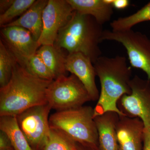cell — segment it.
<instances>
[{"label":"cell","mask_w":150,"mask_h":150,"mask_svg":"<svg viewBox=\"0 0 150 150\" xmlns=\"http://www.w3.org/2000/svg\"><path fill=\"white\" fill-rule=\"evenodd\" d=\"M52 81L31 74L17 63L8 83L0 88V116H17L30 108L47 104L46 90Z\"/></svg>","instance_id":"1"},{"label":"cell","mask_w":150,"mask_h":150,"mask_svg":"<svg viewBox=\"0 0 150 150\" xmlns=\"http://www.w3.org/2000/svg\"><path fill=\"white\" fill-rule=\"evenodd\" d=\"M93 65L101 87L94 108V118L109 111L126 115L119 110L118 103L123 95L131 92L130 83L132 71L127 59L118 55L114 57L101 56Z\"/></svg>","instance_id":"2"},{"label":"cell","mask_w":150,"mask_h":150,"mask_svg":"<svg viewBox=\"0 0 150 150\" xmlns=\"http://www.w3.org/2000/svg\"><path fill=\"white\" fill-rule=\"evenodd\" d=\"M93 17L74 11L69 21L59 31L54 45L68 54L81 53L93 63L101 56L99 47L104 30Z\"/></svg>","instance_id":"3"},{"label":"cell","mask_w":150,"mask_h":150,"mask_svg":"<svg viewBox=\"0 0 150 150\" xmlns=\"http://www.w3.org/2000/svg\"><path fill=\"white\" fill-rule=\"evenodd\" d=\"M51 128L62 131L76 142L98 146L94 108L83 106L57 111L49 118Z\"/></svg>","instance_id":"4"},{"label":"cell","mask_w":150,"mask_h":150,"mask_svg":"<svg viewBox=\"0 0 150 150\" xmlns=\"http://www.w3.org/2000/svg\"><path fill=\"white\" fill-rule=\"evenodd\" d=\"M46 97L51 109L57 111L81 107L91 100L83 83L72 74L52 81L46 90Z\"/></svg>","instance_id":"5"},{"label":"cell","mask_w":150,"mask_h":150,"mask_svg":"<svg viewBox=\"0 0 150 150\" xmlns=\"http://www.w3.org/2000/svg\"><path fill=\"white\" fill-rule=\"evenodd\" d=\"M121 43L126 49L131 67L146 73L150 80V39L145 34L132 29L121 31L104 30L103 40Z\"/></svg>","instance_id":"6"},{"label":"cell","mask_w":150,"mask_h":150,"mask_svg":"<svg viewBox=\"0 0 150 150\" xmlns=\"http://www.w3.org/2000/svg\"><path fill=\"white\" fill-rule=\"evenodd\" d=\"M49 104L31 108L16 116L20 128L33 150H43L50 132Z\"/></svg>","instance_id":"7"},{"label":"cell","mask_w":150,"mask_h":150,"mask_svg":"<svg viewBox=\"0 0 150 150\" xmlns=\"http://www.w3.org/2000/svg\"><path fill=\"white\" fill-rule=\"evenodd\" d=\"M130 86L131 93L120 98L118 108L126 116L139 118L145 127L150 128V80L135 75Z\"/></svg>","instance_id":"8"},{"label":"cell","mask_w":150,"mask_h":150,"mask_svg":"<svg viewBox=\"0 0 150 150\" xmlns=\"http://www.w3.org/2000/svg\"><path fill=\"white\" fill-rule=\"evenodd\" d=\"M74 11L67 0H48L43 10V30L38 41L40 46H54L59 31L69 21Z\"/></svg>","instance_id":"9"},{"label":"cell","mask_w":150,"mask_h":150,"mask_svg":"<svg viewBox=\"0 0 150 150\" xmlns=\"http://www.w3.org/2000/svg\"><path fill=\"white\" fill-rule=\"evenodd\" d=\"M1 35V40L14 56L17 63L23 68L40 47L30 32L23 28L17 26L2 28Z\"/></svg>","instance_id":"10"},{"label":"cell","mask_w":150,"mask_h":150,"mask_svg":"<svg viewBox=\"0 0 150 150\" xmlns=\"http://www.w3.org/2000/svg\"><path fill=\"white\" fill-rule=\"evenodd\" d=\"M66 69L83 83L91 100H98L100 93L96 83V72L90 58L81 53L68 54L66 57Z\"/></svg>","instance_id":"11"},{"label":"cell","mask_w":150,"mask_h":150,"mask_svg":"<svg viewBox=\"0 0 150 150\" xmlns=\"http://www.w3.org/2000/svg\"><path fill=\"white\" fill-rule=\"evenodd\" d=\"M145 126L138 117L119 115L116 131L119 150H142Z\"/></svg>","instance_id":"12"},{"label":"cell","mask_w":150,"mask_h":150,"mask_svg":"<svg viewBox=\"0 0 150 150\" xmlns=\"http://www.w3.org/2000/svg\"><path fill=\"white\" fill-rule=\"evenodd\" d=\"M119 115L109 111L94 117L100 150H119L116 127Z\"/></svg>","instance_id":"13"},{"label":"cell","mask_w":150,"mask_h":150,"mask_svg":"<svg viewBox=\"0 0 150 150\" xmlns=\"http://www.w3.org/2000/svg\"><path fill=\"white\" fill-rule=\"evenodd\" d=\"M47 0H37L25 13L17 19L2 28L17 26L30 32L33 38L38 41L43 30V10L48 4Z\"/></svg>","instance_id":"14"},{"label":"cell","mask_w":150,"mask_h":150,"mask_svg":"<svg viewBox=\"0 0 150 150\" xmlns=\"http://www.w3.org/2000/svg\"><path fill=\"white\" fill-rule=\"evenodd\" d=\"M73 10L82 14L90 16L103 25L110 21L113 13V6L104 0H67Z\"/></svg>","instance_id":"15"},{"label":"cell","mask_w":150,"mask_h":150,"mask_svg":"<svg viewBox=\"0 0 150 150\" xmlns=\"http://www.w3.org/2000/svg\"><path fill=\"white\" fill-rule=\"evenodd\" d=\"M49 69L54 80L63 76H66V57L62 49L55 45H43L37 51Z\"/></svg>","instance_id":"16"},{"label":"cell","mask_w":150,"mask_h":150,"mask_svg":"<svg viewBox=\"0 0 150 150\" xmlns=\"http://www.w3.org/2000/svg\"><path fill=\"white\" fill-rule=\"evenodd\" d=\"M0 130L6 134L15 150H33L18 123L16 116H0Z\"/></svg>","instance_id":"17"},{"label":"cell","mask_w":150,"mask_h":150,"mask_svg":"<svg viewBox=\"0 0 150 150\" xmlns=\"http://www.w3.org/2000/svg\"><path fill=\"white\" fill-rule=\"evenodd\" d=\"M148 21H150V2L135 13L113 21L110 26L112 31H124L132 29L138 23Z\"/></svg>","instance_id":"18"},{"label":"cell","mask_w":150,"mask_h":150,"mask_svg":"<svg viewBox=\"0 0 150 150\" xmlns=\"http://www.w3.org/2000/svg\"><path fill=\"white\" fill-rule=\"evenodd\" d=\"M43 150H78L76 142L62 131L50 127L48 140Z\"/></svg>","instance_id":"19"},{"label":"cell","mask_w":150,"mask_h":150,"mask_svg":"<svg viewBox=\"0 0 150 150\" xmlns=\"http://www.w3.org/2000/svg\"><path fill=\"white\" fill-rule=\"evenodd\" d=\"M16 59L0 40V86L6 85L11 78L14 67L17 64Z\"/></svg>","instance_id":"20"},{"label":"cell","mask_w":150,"mask_h":150,"mask_svg":"<svg viewBox=\"0 0 150 150\" xmlns=\"http://www.w3.org/2000/svg\"><path fill=\"white\" fill-rule=\"evenodd\" d=\"M24 68L31 74L42 79L49 81L54 80L51 71L37 52L30 58Z\"/></svg>","instance_id":"21"},{"label":"cell","mask_w":150,"mask_h":150,"mask_svg":"<svg viewBox=\"0 0 150 150\" xmlns=\"http://www.w3.org/2000/svg\"><path fill=\"white\" fill-rule=\"evenodd\" d=\"M35 1V0H14L10 8L4 13L0 15L1 27L10 23L13 19L23 14Z\"/></svg>","instance_id":"22"},{"label":"cell","mask_w":150,"mask_h":150,"mask_svg":"<svg viewBox=\"0 0 150 150\" xmlns=\"http://www.w3.org/2000/svg\"><path fill=\"white\" fill-rule=\"evenodd\" d=\"M13 148L10 140L6 133L0 131V150H8Z\"/></svg>","instance_id":"23"},{"label":"cell","mask_w":150,"mask_h":150,"mask_svg":"<svg viewBox=\"0 0 150 150\" xmlns=\"http://www.w3.org/2000/svg\"><path fill=\"white\" fill-rule=\"evenodd\" d=\"M143 150H150V128L145 127Z\"/></svg>","instance_id":"24"},{"label":"cell","mask_w":150,"mask_h":150,"mask_svg":"<svg viewBox=\"0 0 150 150\" xmlns=\"http://www.w3.org/2000/svg\"><path fill=\"white\" fill-rule=\"evenodd\" d=\"M78 150H100L98 146L88 143L76 142Z\"/></svg>","instance_id":"25"},{"label":"cell","mask_w":150,"mask_h":150,"mask_svg":"<svg viewBox=\"0 0 150 150\" xmlns=\"http://www.w3.org/2000/svg\"><path fill=\"white\" fill-rule=\"evenodd\" d=\"M129 4L130 1L128 0H114L112 5L114 8L121 10L127 8Z\"/></svg>","instance_id":"26"},{"label":"cell","mask_w":150,"mask_h":150,"mask_svg":"<svg viewBox=\"0 0 150 150\" xmlns=\"http://www.w3.org/2000/svg\"><path fill=\"white\" fill-rule=\"evenodd\" d=\"M14 0H1L0 1V13L1 14L6 11L13 4Z\"/></svg>","instance_id":"27"},{"label":"cell","mask_w":150,"mask_h":150,"mask_svg":"<svg viewBox=\"0 0 150 150\" xmlns=\"http://www.w3.org/2000/svg\"><path fill=\"white\" fill-rule=\"evenodd\" d=\"M8 150H15L14 149H13V148H12V149H10Z\"/></svg>","instance_id":"28"}]
</instances>
